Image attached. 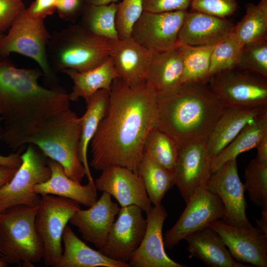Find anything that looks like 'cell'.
I'll list each match as a JSON object with an SVG mask.
<instances>
[{
    "instance_id": "obj_1",
    "label": "cell",
    "mask_w": 267,
    "mask_h": 267,
    "mask_svg": "<svg viewBox=\"0 0 267 267\" xmlns=\"http://www.w3.org/2000/svg\"><path fill=\"white\" fill-rule=\"evenodd\" d=\"M157 99L147 81L132 87L119 77L113 81L106 111L89 144L93 168L101 171L119 166L137 173L146 138L156 127Z\"/></svg>"
},
{
    "instance_id": "obj_2",
    "label": "cell",
    "mask_w": 267,
    "mask_h": 267,
    "mask_svg": "<svg viewBox=\"0 0 267 267\" xmlns=\"http://www.w3.org/2000/svg\"><path fill=\"white\" fill-rule=\"evenodd\" d=\"M41 69L17 67L0 60V115L2 141L13 149L51 116L70 108L69 93L58 88L43 87Z\"/></svg>"
},
{
    "instance_id": "obj_3",
    "label": "cell",
    "mask_w": 267,
    "mask_h": 267,
    "mask_svg": "<svg viewBox=\"0 0 267 267\" xmlns=\"http://www.w3.org/2000/svg\"><path fill=\"white\" fill-rule=\"evenodd\" d=\"M156 127L179 147L206 142L225 107L207 84H182L174 92L157 95Z\"/></svg>"
},
{
    "instance_id": "obj_4",
    "label": "cell",
    "mask_w": 267,
    "mask_h": 267,
    "mask_svg": "<svg viewBox=\"0 0 267 267\" xmlns=\"http://www.w3.org/2000/svg\"><path fill=\"white\" fill-rule=\"evenodd\" d=\"M81 132V118L69 108L44 120L22 144L36 146L45 156L59 163L68 177L81 183L86 172L79 154Z\"/></svg>"
},
{
    "instance_id": "obj_5",
    "label": "cell",
    "mask_w": 267,
    "mask_h": 267,
    "mask_svg": "<svg viewBox=\"0 0 267 267\" xmlns=\"http://www.w3.org/2000/svg\"><path fill=\"white\" fill-rule=\"evenodd\" d=\"M113 42L81 24L71 25L51 35L47 48L49 64L56 71L92 69L110 57Z\"/></svg>"
},
{
    "instance_id": "obj_6",
    "label": "cell",
    "mask_w": 267,
    "mask_h": 267,
    "mask_svg": "<svg viewBox=\"0 0 267 267\" xmlns=\"http://www.w3.org/2000/svg\"><path fill=\"white\" fill-rule=\"evenodd\" d=\"M38 208L18 205L0 213V254L8 264L31 267L43 259L35 227Z\"/></svg>"
},
{
    "instance_id": "obj_7",
    "label": "cell",
    "mask_w": 267,
    "mask_h": 267,
    "mask_svg": "<svg viewBox=\"0 0 267 267\" xmlns=\"http://www.w3.org/2000/svg\"><path fill=\"white\" fill-rule=\"evenodd\" d=\"M81 209L80 204L67 198L50 194L41 195L35 227L46 266L55 267L60 259L62 235L70 219Z\"/></svg>"
},
{
    "instance_id": "obj_8",
    "label": "cell",
    "mask_w": 267,
    "mask_h": 267,
    "mask_svg": "<svg viewBox=\"0 0 267 267\" xmlns=\"http://www.w3.org/2000/svg\"><path fill=\"white\" fill-rule=\"evenodd\" d=\"M208 86L225 108H267V78L239 69L217 73Z\"/></svg>"
},
{
    "instance_id": "obj_9",
    "label": "cell",
    "mask_w": 267,
    "mask_h": 267,
    "mask_svg": "<svg viewBox=\"0 0 267 267\" xmlns=\"http://www.w3.org/2000/svg\"><path fill=\"white\" fill-rule=\"evenodd\" d=\"M51 35L44 20L33 18L25 10L16 19L0 42V60L11 53L23 55L35 60L44 75L48 80L54 79L48 62L47 45Z\"/></svg>"
},
{
    "instance_id": "obj_10",
    "label": "cell",
    "mask_w": 267,
    "mask_h": 267,
    "mask_svg": "<svg viewBox=\"0 0 267 267\" xmlns=\"http://www.w3.org/2000/svg\"><path fill=\"white\" fill-rule=\"evenodd\" d=\"M22 163L11 179L0 187V213L18 205L38 206L41 195L35 185L46 181L51 171L45 156L35 145L28 144Z\"/></svg>"
},
{
    "instance_id": "obj_11",
    "label": "cell",
    "mask_w": 267,
    "mask_h": 267,
    "mask_svg": "<svg viewBox=\"0 0 267 267\" xmlns=\"http://www.w3.org/2000/svg\"><path fill=\"white\" fill-rule=\"evenodd\" d=\"M186 204L178 220L165 234L164 244L168 249H173L188 235L208 227L211 222L224 216L221 199L206 185L198 188Z\"/></svg>"
},
{
    "instance_id": "obj_12",
    "label": "cell",
    "mask_w": 267,
    "mask_h": 267,
    "mask_svg": "<svg viewBox=\"0 0 267 267\" xmlns=\"http://www.w3.org/2000/svg\"><path fill=\"white\" fill-rule=\"evenodd\" d=\"M187 11H143L133 26L131 37L152 52L172 49L178 45V34Z\"/></svg>"
},
{
    "instance_id": "obj_13",
    "label": "cell",
    "mask_w": 267,
    "mask_h": 267,
    "mask_svg": "<svg viewBox=\"0 0 267 267\" xmlns=\"http://www.w3.org/2000/svg\"><path fill=\"white\" fill-rule=\"evenodd\" d=\"M136 205L120 209L105 243L98 250L108 258L129 263L140 245L146 228V219Z\"/></svg>"
},
{
    "instance_id": "obj_14",
    "label": "cell",
    "mask_w": 267,
    "mask_h": 267,
    "mask_svg": "<svg viewBox=\"0 0 267 267\" xmlns=\"http://www.w3.org/2000/svg\"><path fill=\"white\" fill-rule=\"evenodd\" d=\"M205 185L219 197L223 205V222L239 228L253 227L246 216L245 190L239 177L236 159L227 161L212 173Z\"/></svg>"
},
{
    "instance_id": "obj_15",
    "label": "cell",
    "mask_w": 267,
    "mask_h": 267,
    "mask_svg": "<svg viewBox=\"0 0 267 267\" xmlns=\"http://www.w3.org/2000/svg\"><path fill=\"white\" fill-rule=\"evenodd\" d=\"M208 227L220 236L237 261L258 267H267V234L258 226L239 228L216 220Z\"/></svg>"
},
{
    "instance_id": "obj_16",
    "label": "cell",
    "mask_w": 267,
    "mask_h": 267,
    "mask_svg": "<svg viewBox=\"0 0 267 267\" xmlns=\"http://www.w3.org/2000/svg\"><path fill=\"white\" fill-rule=\"evenodd\" d=\"M94 182L96 190L113 196L121 207L136 205L146 213L152 208L141 178L128 168L108 166L101 171Z\"/></svg>"
},
{
    "instance_id": "obj_17",
    "label": "cell",
    "mask_w": 267,
    "mask_h": 267,
    "mask_svg": "<svg viewBox=\"0 0 267 267\" xmlns=\"http://www.w3.org/2000/svg\"><path fill=\"white\" fill-rule=\"evenodd\" d=\"M211 165L206 142L179 147L173 169L175 185L186 203L198 188L205 185L212 174Z\"/></svg>"
},
{
    "instance_id": "obj_18",
    "label": "cell",
    "mask_w": 267,
    "mask_h": 267,
    "mask_svg": "<svg viewBox=\"0 0 267 267\" xmlns=\"http://www.w3.org/2000/svg\"><path fill=\"white\" fill-rule=\"evenodd\" d=\"M146 214V228L138 249L132 256L130 267H185L171 259L165 250L162 229L167 212L161 204L152 207Z\"/></svg>"
},
{
    "instance_id": "obj_19",
    "label": "cell",
    "mask_w": 267,
    "mask_h": 267,
    "mask_svg": "<svg viewBox=\"0 0 267 267\" xmlns=\"http://www.w3.org/2000/svg\"><path fill=\"white\" fill-rule=\"evenodd\" d=\"M120 209L110 194L102 192L93 205L88 209L79 210L69 222L78 228L85 240L99 250L105 243Z\"/></svg>"
},
{
    "instance_id": "obj_20",
    "label": "cell",
    "mask_w": 267,
    "mask_h": 267,
    "mask_svg": "<svg viewBox=\"0 0 267 267\" xmlns=\"http://www.w3.org/2000/svg\"><path fill=\"white\" fill-rule=\"evenodd\" d=\"M234 27L233 23L226 18L187 11L178 34V45H216L228 38Z\"/></svg>"
},
{
    "instance_id": "obj_21",
    "label": "cell",
    "mask_w": 267,
    "mask_h": 267,
    "mask_svg": "<svg viewBox=\"0 0 267 267\" xmlns=\"http://www.w3.org/2000/svg\"><path fill=\"white\" fill-rule=\"evenodd\" d=\"M151 54L130 37L113 41L110 57L119 77L134 87L146 82Z\"/></svg>"
},
{
    "instance_id": "obj_22",
    "label": "cell",
    "mask_w": 267,
    "mask_h": 267,
    "mask_svg": "<svg viewBox=\"0 0 267 267\" xmlns=\"http://www.w3.org/2000/svg\"><path fill=\"white\" fill-rule=\"evenodd\" d=\"M183 61L178 45L163 52H152L146 81L157 95L170 93L181 85Z\"/></svg>"
},
{
    "instance_id": "obj_23",
    "label": "cell",
    "mask_w": 267,
    "mask_h": 267,
    "mask_svg": "<svg viewBox=\"0 0 267 267\" xmlns=\"http://www.w3.org/2000/svg\"><path fill=\"white\" fill-rule=\"evenodd\" d=\"M184 239L188 243V258H197L209 267H250L235 260L220 236L208 227L188 235Z\"/></svg>"
},
{
    "instance_id": "obj_24",
    "label": "cell",
    "mask_w": 267,
    "mask_h": 267,
    "mask_svg": "<svg viewBox=\"0 0 267 267\" xmlns=\"http://www.w3.org/2000/svg\"><path fill=\"white\" fill-rule=\"evenodd\" d=\"M47 164L51 171L50 177L46 181L35 185L36 193L67 198L87 207L97 201L94 184L89 182L83 185L73 180L65 174L62 166L54 160H47Z\"/></svg>"
},
{
    "instance_id": "obj_25",
    "label": "cell",
    "mask_w": 267,
    "mask_h": 267,
    "mask_svg": "<svg viewBox=\"0 0 267 267\" xmlns=\"http://www.w3.org/2000/svg\"><path fill=\"white\" fill-rule=\"evenodd\" d=\"M266 112L267 108H225L206 142L211 159L217 155L247 124Z\"/></svg>"
},
{
    "instance_id": "obj_26",
    "label": "cell",
    "mask_w": 267,
    "mask_h": 267,
    "mask_svg": "<svg viewBox=\"0 0 267 267\" xmlns=\"http://www.w3.org/2000/svg\"><path fill=\"white\" fill-rule=\"evenodd\" d=\"M64 249L55 267H129L128 263L111 259L82 241L67 224L62 235Z\"/></svg>"
},
{
    "instance_id": "obj_27",
    "label": "cell",
    "mask_w": 267,
    "mask_h": 267,
    "mask_svg": "<svg viewBox=\"0 0 267 267\" xmlns=\"http://www.w3.org/2000/svg\"><path fill=\"white\" fill-rule=\"evenodd\" d=\"M61 72L67 75L73 82L72 91L69 93L72 101L83 98L86 102L100 89L110 90L113 81L119 77L110 57L101 65L88 71L79 72L68 69Z\"/></svg>"
},
{
    "instance_id": "obj_28",
    "label": "cell",
    "mask_w": 267,
    "mask_h": 267,
    "mask_svg": "<svg viewBox=\"0 0 267 267\" xmlns=\"http://www.w3.org/2000/svg\"><path fill=\"white\" fill-rule=\"evenodd\" d=\"M110 90L100 89L86 102L87 109L81 118V132L79 146V157L86 172L89 182L94 184L88 160L90 143L102 119L107 106Z\"/></svg>"
},
{
    "instance_id": "obj_29",
    "label": "cell",
    "mask_w": 267,
    "mask_h": 267,
    "mask_svg": "<svg viewBox=\"0 0 267 267\" xmlns=\"http://www.w3.org/2000/svg\"><path fill=\"white\" fill-rule=\"evenodd\" d=\"M266 134L267 112L260 115L247 124L217 155L211 159V173L217 171L227 161L236 159L241 153L256 148Z\"/></svg>"
},
{
    "instance_id": "obj_30",
    "label": "cell",
    "mask_w": 267,
    "mask_h": 267,
    "mask_svg": "<svg viewBox=\"0 0 267 267\" xmlns=\"http://www.w3.org/2000/svg\"><path fill=\"white\" fill-rule=\"evenodd\" d=\"M147 195L154 206L161 204L166 193L175 185L173 171L161 165L144 151L137 169Z\"/></svg>"
},
{
    "instance_id": "obj_31",
    "label": "cell",
    "mask_w": 267,
    "mask_h": 267,
    "mask_svg": "<svg viewBox=\"0 0 267 267\" xmlns=\"http://www.w3.org/2000/svg\"><path fill=\"white\" fill-rule=\"evenodd\" d=\"M232 33L243 46L267 38V0L245 5V14L234 26Z\"/></svg>"
},
{
    "instance_id": "obj_32",
    "label": "cell",
    "mask_w": 267,
    "mask_h": 267,
    "mask_svg": "<svg viewBox=\"0 0 267 267\" xmlns=\"http://www.w3.org/2000/svg\"><path fill=\"white\" fill-rule=\"evenodd\" d=\"M216 45L192 46L178 44L183 61L182 84L208 83L210 79L211 56Z\"/></svg>"
},
{
    "instance_id": "obj_33",
    "label": "cell",
    "mask_w": 267,
    "mask_h": 267,
    "mask_svg": "<svg viewBox=\"0 0 267 267\" xmlns=\"http://www.w3.org/2000/svg\"><path fill=\"white\" fill-rule=\"evenodd\" d=\"M118 3L107 5L87 4L83 11L81 25L90 32L112 41L118 39L116 25Z\"/></svg>"
},
{
    "instance_id": "obj_34",
    "label": "cell",
    "mask_w": 267,
    "mask_h": 267,
    "mask_svg": "<svg viewBox=\"0 0 267 267\" xmlns=\"http://www.w3.org/2000/svg\"><path fill=\"white\" fill-rule=\"evenodd\" d=\"M178 149L175 140L156 127L148 134L144 147V151L152 159L173 171Z\"/></svg>"
},
{
    "instance_id": "obj_35",
    "label": "cell",
    "mask_w": 267,
    "mask_h": 267,
    "mask_svg": "<svg viewBox=\"0 0 267 267\" xmlns=\"http://www.w3.org/2000/svg\"><path fill=\"white\" fill-rule=\"evenodd\" d=\"M244 178L245 190L251 202L262 209H267V164L252 159L245 169Z\"/></svg>"
},
{
    "instance_id": "obj_36",
    "label": "cell",
    "mask_w": 267,
    "mask_h": 267,
    "mask_svg": "<svg viewBox=\"0 0 267 267\" xmlns=\"http://www.w3.org/2000/svg\"><path fill=\"white\" fill-rule=\"evenodd\" d=\"M242 47L232 33L226 40L217 44L211 56L210 77L236 68Z\"/></svg>"
},
{
    "instance_id": "obj_37",
    "label": "cell",
    "mask_w": 267,
    "mask_h": 267,
    "mask_svg": "<svg viewBox=\"0 0 267 267\" xmlns=\"http://www.w3.org/2000/svg\"><path fill=\"white\" fill-rule=\"evenodd\" d=\"M236 68L267 78V38L244 45Z\"/></svg>"
},
{
    "instance_id": "obj_38",
    "label": "cell",
    "mask_w": 267,
    "mask_h": 267,
    "mask_svg": "<svg viewBox=\"0 0 267 267\" xmlns=\"http://www.w3.org/2000/svg\"><path fill=\"white\" fill-rule=\"evenodd\" d=\"M143 12V0H123L118 3L116 25L119 39L131 37L133 26Z\"/></svg>"
},
{
    "instance_id": "obj_39",
    "label": "cell",
    "mask_w": 267,
    "mask_h": 267,
    "mask_svg": "<svg viewBox=\"0 0 267 267\" xmlns=\"http://www.w3.org/2000/svg\"><path fill=\"white\" fill-rule=\"evenodd\" d=\"M191 10L220 18L233 15L238 9L236 0H191Z\"/></svg>"
},
{
    "instance_id": "obj_40",
    "label": "cell",
    "mask_w": 267,
    "mask_h": 267,
    "mask_svg": "<svg viewBox=\"0 0 267 267\" xmlns=\"http://www.w3.org/2000/svg\"><path fill=\"white\" fill-rule=\"evenodd\" d=\"M25 9L21 0H0V33L8 30Z\"/></svg>"
},
{
    "instance_id": "obj_41",
    "label": "cell",
    "mask_w": 267,
    "mask_h": 267,
    "mask_svg": "<svg viewBox=\"0 0 267 267\" xmlns=\"http://www.w3.org/2000/svg\"><path fill=\"white\" fill-rule=\"evenodd\" d=\"M191 0H143V11L163 12L186 10Z\"/></svg>"
},
{
    "instance_id": "obj_42",
    "label": "cell",
    "mask_w": 267,
    "mask_h": 267,
    "mask_svg": "<svg viewBox=\"0 0 267 267\" xmlns=\"http://www.w3.org/2000/svg\"><path fill=\"white\" fill-rule=\"evenodd\" d=\"M86 4V0H56V11L62 20L73 22L82 15Z\"/></svg>"
},
{
    "instance_id": "obj_43",
    "label": "cell",
    "mask_w": 267,
    "mask_h": 267,
    "mask_svg": "<svg viewBox=\"0 0 267 267\" xmlns=\"http://www.w3.org/2000/svg\"><path fill=\"white\" fill-rule=\"evenodd\" d=\"M56 0H35L25 11L33 18L44 20L56 11Z\"/></svg>"
},
{
    "instance_id": "obj_44",
    "label": "cell",
    "mask_w": 267,
    "mask_h": 267,
    "mask_svg": "<svg viewBox=\"0 0 267 267\" xmlns=\"http://www.w3.org/2000/svg\"><path fill=\"white\" fill-rule=\"evenodd\" d=\"M22 163L21 156L18 153L8 155L0 154V166L18 169Z\"/></svg>"
},
{
    "instance_id": "obj_45",
    "label": "cell",
    "mask_w": 267,
    "mask_h": 267,
    "mask_svg": "<svg viewBox=\"0 0 267 267\" xmlns=\"http://www.w3.org/2000/svg\"><path fill=\"white\" fill-rule=\"evenodd\" d=\"M256 148L257 154L255 158L261 163L267 164V134L260 140Z\"/></svg>"
},
{
    "instance_id": "obj_46",
    "label": "cell",
    "mask_w": 267,
    "mask_h": 267,
    "mask_svg": "<svg viewBox=\"0 0 267 267\" xmlns=\"http://www.w3.org/2000/svg\"><path fill=\"white\" fill-rule=\"evenodd\" d=\"M17 169L0 166V187L11 179Z\"/></svg>"
},
{
    "instance_id": "obj_47",
    "label": "cell",
    "mask_w": 267,
    "mask_h": 267,
    "mask_svg": "<svg viewBox=\"0 0 267 267\" xmlns=\"http://www.w3.org/2000/svg\"><path fill=\"white\" fill-rule=\"evenodd\" d=\"M257 226L267 234V209H262L261 218L256 220Z\"/></svg>"
},
{
    "instance_id": "obj_48",
    "label": "cell",
    "mask_w": 267,
    "mask_h": 267,
    "mask_svg": "<svg viewBox=\"0 0 267 267\" xmlns=\"http://www.w3.org/2000/svg\"><path fill=\"white\" fill-rule=\"evenodd\" d=\"M87 4L93 5H107L110 3H117L119 0H86Z\"/></svg>"
},
{
    "instance_id": "obj_49",
    "label": "cell",
    "mask_w": 267,
    "mask_h": 267,
    "mask_svg": "<svg viewBox=\"0 0 267 267\" xmlns=\"http://www.w3.org/2000/svg\"><path fill=\"white\" fill-rule=\"evenodd\" d=\"M8 264L4 258L0 254V267H6Z\"/></svg>"
},
{
    "instance_id": "obj_50",
    "label": "cell",
    "mask_w": 267,
    "mask_h": 267,
    "mask_svg": "<svg viewBox=\"0 0 267 267\" xmlns=\"http://www.w3.org/2000/svg\"><path fill=\"white\" fill-rule=\"evenodd\" d=\"M1 119L0 115V142L2 141V127Z\"/></svg>"
},
{
    "instance_id": "obj_51",
    "label": "cell",
    "mask_w": 267,
    "mask_h": 267,
    "mask_svg": "<svg viewBox=\"0 0 267 267\" xmlns=\"http://www.w3.org/2000/svg\"><path fill=\"white\" fill-rule=\"evenodd\" d=\"M4 35L5 34L3 33H0V42L1 40H2V39L3 38V37H4Z\"/></svg>"
},
{
    "instance_id": "obj_52",
    "label": "cell",
    "mask_w": 267,
    "mask_h": 267,
    "mask_svg": "<svg viewBox=\"0 0 267 267\" xmlns=\"http://www.w3.org/2000/svg\"></svg>"
}]
</instances>
